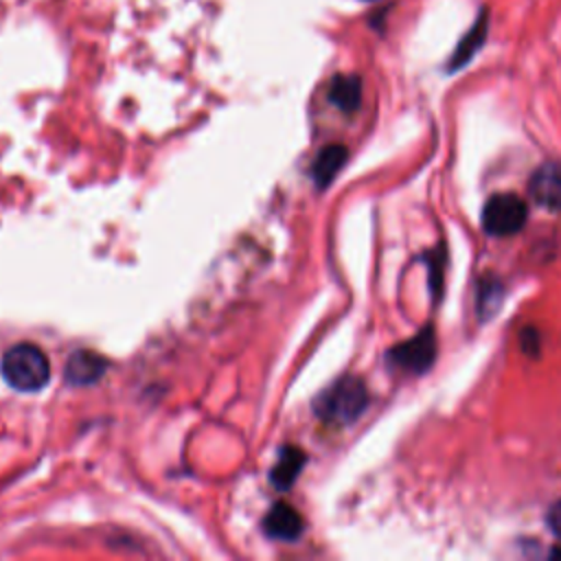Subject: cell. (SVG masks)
I'll list each match as a JSON object with an SVG mask.
<instances>
[{
    "label": "cell",
    "instance_id": "cell-1",
    "mask_svg": "<svg viewBox=\"0 0 561 561\" xmlns=\"http://www.w3.org/2000/svg\"><path fill=\"white\" fill-rule=\"evenodd\" d=\"M368 405V390L359 377L346 375L322 390L316 401V414L327 423L346 425L353 423Z\"/></svg>",
    "mask_w": 561,
    "mask_h": 561
},
{
    "label": "cell",
    "instance_id": "cell-2",
    "mask_svg": "<svg viewBox=\"0 0 561 561\" xmlns=\"http://www.w3.org/2000/svg\"><path fill=\"white\" fill-rule=\"evenodd\" d=\"M0 373L4 381L22 392H35L46 386L50 377L48 357L35 344L11 346L0 362Z\"/></svg>",
    "mask_w": 561,
    "mask_h": 561
},
{
    "label": "cell",
    "instance_id": "cell-4",
    "mask_svg": "<svg viewBox=\"0 0 561 561\" xmlns=\"http://www.w3.org/2000/svg\"><path fill=\"white\" fill-rule=\"evenodd\" d=\"M436 359V335L432 324H425L410 340L392 346L388 351V364L412 375L425 373Z\"/></svg>",
    "mask_w": 561,
    "mask_h": 561
},
{
    "label": "cell",
    "instance_id": "cell-5",
    "mask_svg": "<svg viewBox=\"0 0 561 561\" xmlns=\"http://www.w3.org/2000/svg\"><path fill=\"white\" fill-rule=\"evenodd\" d=\"M533 199L550 210H561V162H543L530 178Z\"/></svg>",
    "mask_w": 561,
    "mask_h": 561
},
{
    "label": "cell",
    "instance_id": "cell-3",
    "mask_svg": "<svg viewBox=\"0 0 561 561\" xmlns=\"http://www.w3.org/2000/svg\"><path fill=\"white\" fill-rule=\"evenodd\" d=\"M528 210L519 195L497 193L486 199L482 208V228L493 237H508L522 230Z\"/></svg>",
    "mask_w": 561,
    "mask_h": 561
},
{
    "label": "cell",
    "instance_id": "cell-14",
    "mask_svg": "<svg viewBox=\"0 0 561 561\" xmlns=\"http://www.w3.org/2000/svg\"><path fill=\"white\" fill-rule=\"evenodd\" d=\"M546 524H548L550 533H552L557 539H561V500L554 502V504L548 508V513H546Z\"/></svg>",
    "mask_w": 561,
    "mask_h": 561
},
{
    "label": "cell",
    "instance_id": "cell-6",
    "mask_svg": "<svg viewBox=\"0 0 561 561\" xmlns=\"http://www.w3.org/2000/svg\"><path fill=\"white\" fill-rule=\"evenodd\" d=\"M263 530L274 539L294 541L302 535V517L294 506L278 502L267 511L263 519Z\"/></svg>",
    "mask_w": 561,
    "mask_h": 561
},
{
    "label": "cell",
    "instance_id": "cell-9",
    "mask_svg": "<svg viewBox=\"0 0 561 561\" xmlns=\"http://www.w3.org/2000/svg\"><path fill=\"white\" fill-rule=\"evenodd\" d=\"M305 460L307 458L298 447H294V445L283 447L280 454H278L276 465L270 471V480L274 482V486L276 489H289L294 484V480L298 478L300 469L305 467Z\"/></svg>",
    "mask_w": 561,
    "mask_h": 561
},
{
    "label": "cell",
    "instance_id": "cell-8",
    "mask_svg": "<svg viewBox=\"0 0 561 561\" xmlns=\"http://www.w3.org/2000/svg\"><path fill=\"white\" fill-rule=\"evenodd\" d=\"M105 368H107V362L101 355H96L92 351H77L70 355V359L66 364V379L70 383L85 386V383L101 379Z\"/></svg>",
    "mask_w": 561,
    "mask_h": 561
},
{
    "label": "cell",
    "instance_id": "cell-11",
    "mask_svg": "<svg viewBox=\"0 0 561 561\" xmlns=\"http://www.w3.org/2000/svg\"><path fill=\"white\" fill-rule=\"evenodd\" d=\"M346 156H348V151H346V147H342V145H329V147H324V149L318 153L311 173H313V180H316V184H318L320 188L327 186V184L335 178V173L344 167Z\"/></svg>",
    "mask_w": 561,
    "mask_h": 561
},
{
    "label": "cell",
    "instance_id": "cell-15",
    "mask_svg": "<svg viewBox=\"0 0 561 561\" xmlns=\"http://www.w3.org/2000/svg\"><path fill=\"white\" fill-rule=\"evenodd\" d=\"M552 557H561V550H552Z\"/></svg>",
    "mask_w": 561,
    "mask_h": 561
},
{
    "label": "cell",
    "instance_id": "cell-13",
    "mask_svg": "<svg viewBox=\"0 0 561 561\" xmlns=\"http://www.w3.org/2000/svg\"><path fill=\"white\" fill-rule=\"evenodd\" d=\"M502 302V285L497 280H484L478 291V313L489 318Z\"/></svg>",
    "mask_w": 561,
    "mask_h": 561
},
{
    "label": "cell",
    "instance_id": "cell-7",
    "mask_svg": "<svg viewBox=\"0 0 561 561\" xmlns=\"http://www.w3.org/2000/svg\"><path fill=\"white\" fill-rule=\"evenodd\" d=\"M486 33H489V11L482 9L480 15L476 18V22L471 24V28L462 35L456 50L451 53L447 70L454 72V70H460L462 66H467L473 59V55L482 48V44L486 39Z\"/></svg>",
    "mask_w": 561,
    "mask_h": 561
},
{
    "label": "cell",
    "instance_id": "cell-10",
    "mask_svg": "<svg viewBox=\"0 0 561 561\" xmlns=\"http://www.w3.org/2000/svg\"><path fill=\"white\" fill-rule=\"evenodd\" d=\"M329 101L342 112H355L362 101V81L355 75H337L329 88Z\"/></svg>",
    "mask_w": 561,
    "mask_h": 561
},
{
    "label": "cell",
    "instance_id": "cell-12",
    "mask_svg": "<svg viewBox=\"0 0 561 561\" xmlns=\"http://www.w3.org/2000/svg\"><path fill=\"white\" fill-rule=\"evenodd\" d=\"M423 259L427 261V267H430L432 296H434V300H440V296H443V272H445V248L438 245L432 252H427Z\"/></svg>",
    "mask_w": 561,
    "mask_h": 561
}]
</instances>
